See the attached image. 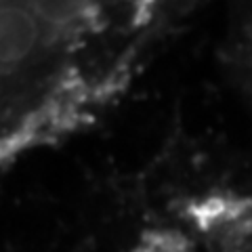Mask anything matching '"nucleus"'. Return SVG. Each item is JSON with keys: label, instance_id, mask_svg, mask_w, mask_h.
Listing matches in <instances>:
<instances>
[{"label": "nucleus", "instance_id": "nucleus-1", "mask_svg": "<svg viewBox=\"0 0 252 252\" xmlns=\"http://www.w3.org/2000/svg\"><path fill=\"white\" fill-rule=\"evenodd\" d=\"M107 17L78 0H0V164L76 126L97 101Z\"/></svg>", "mask_w": 252, "mask_h": 252}]
</instances>
